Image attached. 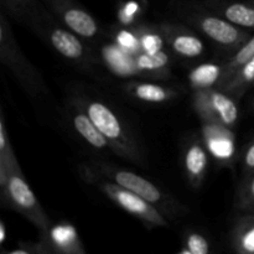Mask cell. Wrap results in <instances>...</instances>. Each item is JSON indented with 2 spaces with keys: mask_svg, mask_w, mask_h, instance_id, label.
<instances>
[{
  "mask_svg": "<svg viewBox=\"0 0 254 254\" xmlns=\"http://www.w3.org/2000/svg\"><path fill=\"white\" fill-rule=\"evenodd\" d=\"M0 195L4 205L24 216L40 233H47L51 221L22 174L20 164L0 170Z\"/></svg>",
  "mask_w": 254,
  "mask_h": 254,
  "instance_id": "obj_1",
  "label": "cell"
},
{
  "mask_svg": "<svg viewBox=\"0 0 254 254\" xmlns=\"http://www.w3.org/2000/svg\"><path fill=\"white\" fill-rule=\"evenodd\" d=\"M73 103L83 109L87 116L94 122L97 128L109 141L113 153L136 164L143 161L135 139L111 107L103 102L91 98H76L73 99Z\"/></svg>",
  "mask_w": 254,
  "mask_h": 254,
  "instance_id": "obj_2",
  "label": "cell"
},
{
  "mask_svg": "<svg viewBox=\"0 0 254 254\" xmlns=\"http://www.w3.org/2000/svg\"><path fill=\"white\" fill-rule=\"evenodd\" d=\"M0 61L29 96L47 94V86L41 73L17 44L4 11L0 15Z\"/></svg>",
  "mask_w": 254,
  "mask_h": 254,
  "instance_id": "obj_3",
  "label": "cell"
},
{
  "mask_svg": "<svg viewBox=\"0 0 254 254\" xmlns=\"http://www.w3.org/2000/svg\"><path fill=\"white\" fill-rule=\"evenodd\" d=\"M92 169L102 178L145 198L155 207H158L165 217H178L189 211L188 207L164 192L155 184L133 171L124 170L107 164H96Z\"/></svg>",
  "mask_w": 254,
  "mask_h": 254,
  "instance_id": "obj_4",
  "label": "cell"
},
{
  "mask_svg": "<svg viewBox=\"0 0 254 254\" xmlns=\"http://www.w3.org/2000/svg\"><path fill=\"white\" fill-rule=\"evenodd\" d=\"M82 178L88 184L96 186L99 191L104 193L109 200L113 201L117 206L140 220L146 227H166L169 225L165 216L158 207L140 197L136 193L102 178L91 166H84L81 169Z\"/></svg>",
  "mask_w": 254,
  "mask_h": 254,
  "instance_id": "obj_5",
  "label": "cell"
},
{
  "mask_svg": "<svg viewBox=\"0 0 254 254\" xmlns=\"http://www.w3.org/2000/svg\"><path fill=\"white\" fill-rule=\"evenodd\" d=\"M180 14L190 26L221 49L236 52L251 37L248 30L236 26L232 22L213 12L201 9L197 5L185 7L181 10Z\"/></svg>",
  "mask_w": 254,
  "mask_h": 254,
  "instance_id": "obj_6",
  "label": "cell"
},
{
  "mask_svg": "<svg viewBox=\"0 0 254 254\" xmlns=\"http://www.w3.org/2000/svg\"><path fill=\"white\" fill-rule=\"evenodd\" d=\"M192 106L201 122L233 129L240 118L235 97L218 88L193 92Z\"/></svg>",
  "mask_w": 254,
  "mask_h": 254,
  "instance_id": "obj_7",
  "label": "cell"
},
{
  "mask_svg": "<svg viewBox=\"0 0 254 254\" xmlns=\"http://www.w3.org/2000/svg\"><path fill=\"white\" fill-rule=\"evenodd\" d=\"M55 51L68 61L77 64H91L92 54L81 36L67 27L59 26L46 15L37 34Z\"/></svg>",
  "mask_w": 254,
  "mask_h": 254,
  "instance_id": "obj_8",
  "label": "cell"
},
{
  "mask_svg": "<svg viewBox=\"0 0 254 254\" xmlns=\"http://www.w3.org/2000/svg\"><path fill=\"white\" fill-rule=\"evenodd\" d=\"M50 10L61 24L82 39L93 40L98 36L99 25L93 16L74 0H45Z\"/></svg>",
  "mask_w": 254,
  "mask_h": 254,
  "instance_id": "obj_9",
  "label": "cell"
},
{
  "mask_svg": "<svg viewBox=\"0 0 254 254\" xmlns=\"http://www.w3.org/2000/svg\"><path fill=\"white\" fill-rule=\"evenodd\" d=\"M201 139L211 158L222 166H231L236 160V134L233 129L202 122Z\"/></svg>",
  "mask_w": 254,
  "mask_h": 254,
  "instance_id": "obj_10",
  "label": "cell"
},
{
  "mask_svg": "<svg viewBox=\"0 0 254 254\" xmlns=\"http://www.w3.org/2000/svg\"><path fill=\"white\" fill-rule=\"evenodd\" d=\"M166 45L171 51L183 59H197L205 52V44L190 27L176 22L159 24Z\"/></svg>",
  "mask_w": 254,
  "mask_h": 254,
  "instance_id": "obj_11",
  "label": "cell"
},
{
  "mask_svg": "<svg viewBox=\"0 0 254 254\" xmlns=\"http://www.w3.org/2000/svg\"><path fill=\"white\" fill-rule=\"evenodd\" d=\"M195 5L246 30H254V4L232 0H200Z\"/></svg>",
  "mask_w": 254,
  "mask_h": 254,
  "instance_id": "obj_12",
  "label": "cell"
},
{
  "mask_svg": "<svg viewBox=\"0 0 254 254\" xmlns=\"http://www.w3.org/2000/svg\"><path fill=\"white\" fill-rule=\"evenodd\" d=\"M210 154L202 139H193L184 151V170L186 179L193 189L201 188L208 170Z\"/></svg>",
  "mask_w": 254,
  "mask_h": 254,
  "instance_id": "obj_13",
  "label": "cell"
},
{
  "mask_svg": "<svg viewBox=\"0 0 254 254\" xmlns=\"http://www.w3.org/2000/svg\"><path fill=\"white\" fill-rule=\"evenodd\" d=\"M40 235L45 236L60 254H86L78 232L69 223L51 226L49 232Z\"/></svg>",
  "mask_w": 254,
  "mask_h": 254,
  "instance_id": "obj_14",
  "label": "cell"
},
{
  "mask_svg": "<svg viewBox=\"0 0 254 254\" xmlns=\"http://www.w3.org/2000/svg\"><path fill=\"white\" fill-rule=\"evenodd\" d=\"M72 124L74 130L79 136L86 141L88 145L94 149L103 150L111 149V144L107 140L106 136L101 133L94 122L86 114V112L79 108L76 103L72 102Z\"/></svg>",
  "mask_w": 254,
  "mask_h": 254,
  "instance_id": "obj_15",
  "label": "cell"
},
{
  "mask_svg": "<svg viewBox=\"0 0 254 254\" xmlns=\"http://www.w3.org/2000/svg\"><path fill=\"white\" fill-rule=\"evenodd\" d=\"M126 91L138 101L153 104L166 103L178 97L174 88L151 82H130L126 84Z\"/></svg>",
  "mask_w": 254,
  "mask_h": 254,
  "instance_id": "obj_16",
  "label": "cell"
},
{
  "mask_svg": "<svg viewBox=\"0 0 254 254\" xmlns=\"http://www.w3.org/2000/svg\"><path fill=\"white\" fill-rule=\"evenodd\" d=\"M223 67L225 64H217V62H206L198 64L189 73V86L192 88L193 92L220 88L223 79Z\"/></svg>",
  "mask_w": 254,
  "mask_h": 254,
  "instance_id": "obj_17",
  "label": "cell"
},
{
  "mask_svg": "<svg viewBox=\"0 0 254 254\" xmlns=\"http://www.w3.org/2000/svg\"><path fill=\"white\" fill-rule=\"evenodd\" d=\"M231 245L237 254H254V215L252 213L241 216L233 223Z\"/></svg>",
  "mask_w": 254,
  "mask_h": 254,
  "instance_id": "obj_18",
  "label": "cell"
},
{
  "mask_svg": "<svg viewBox=\"0 0 254 254\" xmlns=\"http://www.w3.org/2000/svg\"><path fill=\"white\" fill-rule=\"evenodd\" d=\"M134 62L138 73L146 76H165L169 73L171 57L165 50L156 54L138 52L134 56Z\"/></svg>",
  "mask_w": 254,
  "mask_h": 254,
  "instance_id": "obj_19",
  "label": "cell"
},
{
  "mask_svg": "<svg viewBox=\"0 0 254 254\" xmlns=\"http://www.w3.org/2000/svg\"><path fill=\"white\" fill-rule=\"evenodd\" d=\"M252 87H254V57L243 64L220 89L238 99Z\"/></svg>",
  "mask_w": 254,
  "mask_h": 254,
  "instance_id": "obj_20",
  "label": "cell"
},
{
  "mask_svg": "<svg viewBox=\"0 0 254 254\" xmlns=\"http://www.w3.org/2000/svg\"><path fill=\"white\" fill-rule=\"evenodd\" d=\"M104 59L111 68L122 76H128L138 72L134 62V56H130V52L122 49L119 45L116 46H107L104 50Z\"/></svg>",
  "mask_w": 254,
  "mask_h": 254,
  "instance_id": "obj_21",
  "label": "cell"
},
{
  "mask_svg": "<svg viewBox=\"0 0 254 254\" xmlns=\"http://www.w3.org/2000/svg\"><path fill=\"white\" fill-rule=\"evenodd\" d=\"M136 37H138L140 52L146 54H156L164 50V45L166 44L163 34L158 26L153 25H141V26L133 27Z\"/></svg>",
  "mask_w": 254,
  "mask_h": 254,
  "instance_id": "obj_22",
  "label": "cell"
},
{
  "mask_svg": "<svg viewBox=\"0 0 254 254\" xmlns=\"http://www.w3.org/2000/svg\"><path fill=\"white\" fill-rule=\"evenodd\" d=\"M254 57V35L250 37V40L245 42L237 51L233 54V56L228 60L227 62H225V67H223V79L222 84L226 83L243 64H247L248 61H251ZM220 87V88H221ZM218 88V89H220Z\"/></svg>",
  "mask_w": 254,
  "mask_h": 254,
  "instance_id": "obj_23",
  "label": "cell"
},
{
  "mask_svg": "<svg viewBox=\"0 0 254 254\" xmlns=\"http://www.w3.org/2000/svg\"><path fill=\"white\" fill-rule=\"evenodd\" d=\"M236 207L245 212H254V173L246 176L236 193Z\"/></svg>",
  "mask_w": 254,
  "mask_h": 254,
  "instance_id": "obj_24",
  "label": "cell"
},
{
  "mask_svg": "<svg viewBox=\"0 0 254 254\" xmlns=\"http://www.w3.org/2000/svg\"><path fill=\"white\" fill-rule=\"evenodd\" d=\"M184 245L192 254H211V246L208 240L202 233L196 231L186 232Z\"/></svg>",
  "mask_w": 254,
  "mask_h": 254,
  "instance_id": "obj_25",
  "label": "cell"
},
{
  "mask_svg": "<svg viewBox=\"0 0 254 254\" xmlns=\"http://www.w3.org/2000/svg\"><path fill=\"white\" fill-rule=\"evenodd\" d=\"M242 169L246 175L254 173V140L247 145L242 154Z\"/></svg>",
  "mask_w": 254,
  "mask_h": 254,
  "instance_id": "obj_26",
  "label": "cell"
},
{
  "mask_svg": "<svg viewBox=\"0 0 254 254\" xmlns=\"http://www.w3.org/2000/svg\"><path fill=\"white\" fill-rule=\"evenodd\" d=\"M29 247L31 248L34 254H60L54 247H52V245L49 242V240L42 235H40L39 242L32 243Z\"/></svg>",
  "mask_w": 254,
  "mask_h": 254,
  "instance_id": "obj_27",
  "label": "cell"
},
{
  "mask_svg": "<svg viewBox=\"0 0 254 254\" xmlns=\"http://www.w3.org/2000/svg\"><path fill=\"white\" fill-rule=\"evenodd\" d=\"M1 254H34V253H32L31 248L27 247V248H20V250H15V251H12V252H9V253H6L5 251H2Z\"/></svg>",
  "mask_w": 254,
  "mask_h": 254,
  "instance_id": "obj_28",
  "label": "cell"
},
{
  "mask_svg": "<svg viewBox=\"0 0 254 254\" xmlns=\"http://www.w3.org/2000/svg\"><path fill=\"white\" fill-rule=\"evenodd\" d=\"M5 240H6V226L4 222L0 223V242L1 245H4Z\"/></svg>",
  "mask_w": 254,
  "mask_h": 254,
  "instance_id": "obj_29",
  "label": "cell"
},
{
  "mask_svg": "<svg viewBox=\"0 0 254 254\" xmlns=\"http://www.w3.org/2000/svg\"><path fill=\"white\" fill-rule=\"evenodd\" d=\"M176 254H192V253H191L190 251L188 250V248H185V247H184L183 250L180 251V252H178V253H176Z\"/></svg>",
  "mask_w": 254,
  "mask_h": 254,
  "instance_id": "obj_30",
  "label": "cell"
},
{
  "mask_svg": "<svg viewBox=\"0 0 254 254\" xmlns=\"http://www.w3.org/2000/svg\"><path fill=\"white\" fill-rule=\"evenodd\" d=\"M30 1H31V2H32V4H34V5H40L39 0H30Z\"/></svg>",
  "mask_w": 254,
  "mask_h": 254,
  "instance_id": "obj_31",
  "label": "cell"
},
{
  "mask_svg": "<svg viewBox=\"0 0 254 254\" xmlns=\"http://www.w3.org/2000/svg\"><path fill=\"white\" fill-rule=\"evenodd\" d=\"M251 106H252V109L254 111V98L252 99V103H251Z\"/></svg>",
  "mask_w": 254,
  "mask_h": 254,
  "instance_id": "obj_32",
  "label": "cell"
},
{
  "mask_svg": "<svg viewBox=\"0 0 254 254\" xmlns=\"http://www.w3.org/2000/svg\"><path fill=\"white\" fill-rule=\"evenodd\" d=\"M250 1H252V2H253V4H254V0H250Z\"/></svg>",
  "mask_w": 254,
  "mask_h": 254,
  "instance_id": "obj_33",
  "label": "cell"
}]
</instances>
